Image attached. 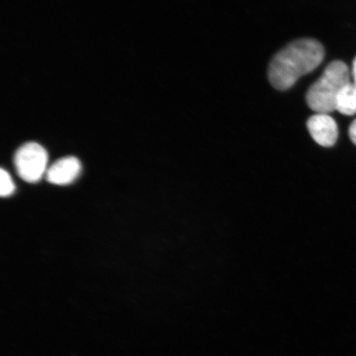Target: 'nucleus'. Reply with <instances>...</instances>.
Here are the masks:
<instances>
[{
  "label": "nucleus",
  "mask_w": 356,
  "mask_h": 356,
  "mask_svg": "<svg viewBox=\"0 0 356 356\" xmlns=\"http://www.w3.org/2000/svg\"><path fill=\"white\" fill-rule=\"evenodd\" d=\"M324 56L323 44L317 40L300 39L289 44L270 62L268 79L271 86L280 91L287 90L300 77L317 68Z\"/></svg>",
  "instance_id": "nucleus-1"
},
{
  "label": "nucleus",
  "mask_w": 356,
  "mask_h": 356,
  "mask_svg": "<svg viewBox=\"0 0 356 356\" xmlns=\"http://www.w3.org/2000/svg\"><path fill=\"white\" fill-rule=\"evenodd\" d=\"M348 66L343 61L334 60L327 65L317 81L306 95L307 104L317 113L329 114L337 110L340 91L350 83Z\"/></svg>",
  "instance_id": "nucleus-2"
},
{
  "label": "nucleus",
  "mask_w": 356,
  "mask_h": 356,
  "mask_svg": "<svg viewBox=\"0 0 356 356\" xmlns=\"http://www.w3.org/2000/svg\"><path fill=\"white\" fill-rule=\"evenodd\" d=\"M48 154L41 145L29 142L22 145L15 154L17 175L25 181L34 184L46 175Z\"/></svg>",
  "instance_id": "nucleus-3"
},
{
  "label": "nucleus",
  "mask_w": 356,
  "mask_h": 356,
  "mask_svg": "<svg viewBox=\"0 0 356 356\" xmlns=\"http://www.w3.org/2000/svg\"><path fill=\"white\" fill-rule=\"evenodd\" d=\"M307 127L310 136L316 143L319 145L332 147L337 143L338 139V126L330 115L317 113L308 120Z\"/></svg>",
  "instance_id": "nucleus-4"
},
{
  "label": "nucleus",
  "mask_w": 356,
  "mask_h": 356,
  "mask_svg": "<svg viewBox=\"0 0 356 356\" xmlns=\"http://www.w3.org/2000/svg\"><path fill=\"white\" fill-rule=\"evenodd\" d=\"M82 166L79 160L74 157H65L57 160L47 169V180L55 185H68L80 175Z\"/></svg>",
  "instance_id": "nucleus-5"
},
{
  "label": "nucleus",
  "mask_w": 356,
  "mask_h": 356,
  "mask_svg": "<svg viewBox=\"0 0 356 356\" xmlns=\"http://www.w3.org/2000/svg\"><path fill=\"white\" fill-rule=\"evenodd\" d=\"M338 113L345 115L356 114V84L349 83L341 89L337 99Z\"/></svg>",
  "instance_id": "nucleus-6"
},
{
  "label": "nucleus",
  "mask_w": 356,
  "mask_h": 356,
  "mask_svg": "<svg viewBox=\"0 0 356 356\" xmlns=\"http://www.w3.org/2000/svg\"><path fill=\"white\" fill-rule=\"evenodd\" d=\"M0 182H1V190H0V193H1L2 197H10L13 193H15V186L13 184L12 178L8 172L4 169H1L0 171Z\"/></svg>",
  "instance_id": "nucleus-7"
},
{
  "label": "nucleus",
  "mask_w": 356,
  "mask_h": 356,
  "mask_svg": "<svg viewBox=\"0 0 356 356\" xmlns=\"http://www.w3.org/2000/svg\"><path fill=\"white\" fill-rule=\"evenodd\" d=\"M348 135L351 142L356 145V119L350 124Z\"/></svg>",
  "instance_id": "nucleus-8"
},
{
  "label": "nucleus",
  "mask_w": 356,
  "mask_h": 356,
  "mask_svg": "<svg viewBox=\"0 0 356 356\" xmlns=\"http://www.w3.org/2000/svg\"><path fill=\"white\" fill-rule=\"evenodd\" d=\"M353 76L354 79L353 83L356 84V57L355 58L353 64Z\"/></svg>",
  "instance_id": "nucleus-9"
}]
</instances>
